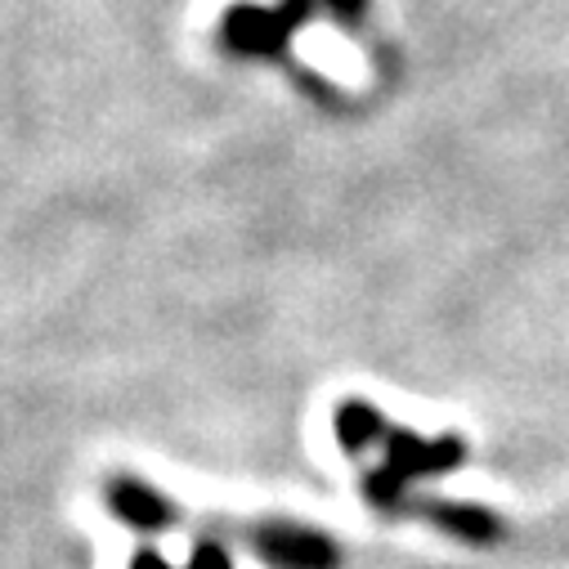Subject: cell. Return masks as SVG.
Here are the masks:
<instances>
[{
    "mask_svg": "<svg viewBox=\"0 0 569 569\" xmlns=\"http://www.w3.org/2000/svg\"><path fill=\"white\" fill-rule=\"evenodd\" d=\"M269 556H278L282 565H292V569H323L332 560L328 542L315 538V533H273L269 538Z\"/></svg>",
    "mask_w": 569,
    "mask_h": 569,
    "instance_id": "cell-1",
    "label": "cell"
},
{
    "mask_svg": "<svg viewBox=\"0 0 569 569\" xmlns=\"http://www.w3.org/2000/svg\"><path fill=\"white\" fill-rule=\"evenodd\" d=\"M193 565H198V569H224V560H220L216 551H207V556H198Z\"/></svg>",
    "mask_w": 569,
    "mask_h": 569,
    "instance_id": "cell-4",
    "label": "cell"
},
{
    "mask_svg": "<svg viewBox=\"0 0 569 569\" xmlns=\"http://www.w3.org/2000/svg\"><path fill=\"white\" fill-rule=\"evenodd\" d=\"M372 431H377V417L368 408H346L341 412V440L346 445H363Z\"/></svg>",
    "mask_w": 569,
    "mask_h": 569,
    "instance_id": "cell-3",
    "label": "cell"
},
{
    "mask_svg": "<svg viewBox=\"0 0 569 569\" xmlns=\"http://www.w3.org/2000/svg\"><path fill=\"white\" fill-rule=\"evenodd\" d=\"M117 511L139 520V525H158L167 516V507L149 489H139V485H117Z\"/></svg>",
    "mask_w": 569,
    "mask_h": 569,
    "instance_id": "cell-2",
    "label": "cell"
},
{
    "mask_svg": "<svg viewBox=\"0 0 569 569\" xmlns=\"http://www.w3.org/2000/svg\"><path fill=\"white\" fill-rule=\"evenodd\" d=\"M139 569H162V565H158L153 556H144V560H139Z\"/></svg>",
    "mask_w": 569,
    "mask_h": 569,
    "instance_id": "cell-5",
    "label": "cell"
}]
</instances>
